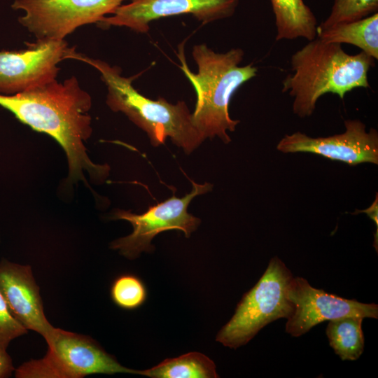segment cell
Instances as JSON below:
<instances>
[{
    "label": "cell",
    "instance_id": "1",
    "mask_svg": "<svg viewBox=\"0 0 378 378\" xmlns=\"http://www.w3.org/2000/svg\"><path fill=\"white\" fill-rule=\"evenodd\" d=\"M0 106L22 123L52 137L63 148L69 164L70 183L83 181L85 173L95 181L108 174L109 167L96 164L85 144L92 134L90 94L75 76L62 83L56 80L15 94H0Z\"/></svg>",
    "mask_w": 378,
    "mask_h": 378
},
{
    "label": "cell",
    "instance_id": "2",
    "mask_svg": "<svg viewBox=\"0 0 378 378\" xmlns=\"http://www.w3.org/2000/svg\"><path fill=\"white\" fill-rule=\"evenodd\" d=\"M374 59L363 51L349 55L341 44L319 38L308 41L290 57L292 74L282 82V92L293 97V111L300 118L312 115L318 99L332 93L344 99L358 88H370L368 74Z\"/></svg>",
    "mask_w": 378,
    "mask_h": 378
},
{
    "label": "cell",
    "instance_id": "3",
    "mask_svg": "<svg viewBox=\"0 0 378 378\" xmlns=\"http://www.w3.org/2000/svg\"><path fill=\"white\" fill-rule=\"evenodd\" d=\"M192 55L198 67L196 74L186 63L184 48H179L180 68L197 94L193 124L205 139L217 136L228 144L231 139L227 132H234L239 123L230 116L231 98L244 83L257 76L258 68L253 64L239 65L244 52L239 48L216 52L200 44L193 47Z\"/></svg>",
    "mask_w": 378,
    "mask_h": 378
},
{
    "label": "cell",
    "instance_id": "4",
    "mask_svg": "<svg viewBox=\"0 0 378 378\" xmlns=\"http://www.w3.org/2000/svg\"><path fill=\"white\" fill-rule=\"evenodd\" d=\"M83 61L101 74L107 88L106 104L115 112L120 111L148 134L154 146L169 138L186 154L196 149L205 139L193 124L192 113L183 101L171 104L163 97L157 100L139 93L132 85L138 76L124 77L116 66L90 58L73 51L69 59Z\"/></svg>",
    "mask_w": 378,
    "mask_h": 378
},
{
    "label": "cell",
    "instance_id": "5",
    "mask_svg": "<svg viewBox=\"0 0 378 378\" xmlns=\"http://www.w3.org/2000/svg\"><path fill=\"white\" fill-rule=\"evenodd\" d=\"M293 276L275 256L255 285L238 303L234 314L216 335L223 346L237 349L247 344L265 326L279 318L288 319L294 305L287 297Z\"/></svg>",
    "mask_w": 378,
    "mask_h": 378
},
{
    "label": "cell",
    "instance_id": "6",
    "mask_svg": "<svg viewBox=\"0 0 378 378\" xmlns=\"http://www.w3.org/2000/svg\"><path fill=\"white\" fill-rule=\"evenodd\" d=\"M48 351L15 370L18 378H81L94 374H139L125 368L89 337L55 328L46 340Z\"/></svg>",
    "mask_w": 378,
    "mask_h": 378
},
{
    "label": "cell",
    "instance_id": "7",
    "mask_svg": "<svg viewBox=\"0 0 378 378\" xmlns=\"http://www.w3.org/2000/svg\"><path fill=\"white\" fill-rule=\"evenodd\" d=\"M212 187L210 183H192V190L184 197H176L174 195L164 202L149 207L141 214L118 210L112 218L130 222L133 231L130 234L112 241L111 248L118 250L127 258L134 259L142 252L152 251L153 247L151 241L162 232L181 230L186 237H190L201 220L188 212L189 204L196 196L211 190Z\"/></svg>",
    "mask_w": 378,
    "mask_h": 378
},
{
    "label": "cell",
    "instance_id": "8",
    "mask_svg": "<svg viewBox=\"0 0 378 378\" xmlns=\"http://www.w3.org/2000/svg\"><path fill=\"white\" fill-rule=\"evenodd\" d=\"M123 0H15L12 8L25 14L19 22L37 39L63 40L78 27L97 23Z\"/></svg>",
    "mask_w": 378,
    "mask_h": 378
},
{
    "label": "cell",
    "instance_id": "9",
    "mask_svg": "<svg viewBox=\"0 0 378 378\" xmlns=\"http://www.w3.org/2000/svg\"><path fill=\"white\" fill-rule=\"evenodd\" d=\"M19 51L0 52V92L15 94L52 80L57 64L73 50L63 40L37 39Z\"/></svg>",
    "mask_w": 378,
    "mask_h": 378
},
{
    "label": "cell",
    "instance_id": "10",
    "mask_svg": "<svg viewBox=\"0 0 378 378\" xmlns=\"http://www.w3.org/2000/svg\"><path fill=\"white\" fill-rule=\"evenodd\" d=\"M287 297L294 305V312L287 319L285 330L293 337H300L325 321L346 316L378 318L377 304L327 293L300 276L291 279Z\"/></svg>",
    "mask_w": 378,
    "mask_h": 378
},
{
    "label": "cell",
    "instance_id": "11",
    "mask_svg": "<svg viewBox=\"0 0 378 378\" xmlns=\"http://www.w3.org/2000/svg\"><path fill=\"white\" fill-rule=\"evenodd\" d=\"M125 1V0H123ZM97 24L102 28L126 27L146 33L150 23L162 18L190 14L203 24L232 16L240 0H127Z\"/></svg>",
    "mask_w": 378,
    "mask_h": 378
},
{
    "label": "cell",
    "instance_id": "12",
    "mask_svg": "<svg viewBox=\"0 0 378 378\" xmlns=\"http://www.w3.org/2000/svg\"><path fill=\"white\" fill-rule=\"evenodd\" d=\"M345 131L327 137L313 138L300 132L286 134L278 143V150L288 153L305 152L318 154L332 160L356 165L378 164V132L359 120L344 121Z\"/></svg>",
    "mask_w": 378,
    "mask_h": 378
},
{
    "label": "cell",
    "instance_id": "13",
    "mask_svg": "<svg viewBox=\"0 0 378 378\" xmlns=\"http://www.w3.org/2000/svg\"><path fill=\"white\" fill-rule=\"evenodd\" d=\"M0 292L15 318L47 340L55 327L45 316L39 288L29 265L0 262Z\"/></svg>",
    "mask_w": 378,
    "mask_h": 378
},
{
    "label": "cell",
    "instance_id": "14",
    "mask_svg": "<svg viewBox=\"0 0 378 378\" xmlns=\"http://www.w3.org/2000/svg\"><path fill=\"white\" fill-rule=\"evenodd\" d=\"M276 28V41L317 36V20L303 0H270Z\"/></svg>",
    "mask_w": 378,
    "mask_h": 378
},
{
    "label": "cell",
    "instance_id": "15",
    "mask_svg": "<svg viewBox=\"0 0 378 378\" xmlns=\"http://www.w3.org/2000/svg\"><path fill=\"white\" fill-rule=\"evenodd\" d=\"M317 36L326 43L354 45L373 59H377L378 13L317 30Z\"/></svg>",
    "mask_w": 378,
    "mask_h": 378
},
{
    "label": "cell",
    "instance_id": "16",
    "mask_svg": "<svg viewBox=\"0 0 378 378\" xmlns=\"http://www.w3.org/2000/svg\"><path fill=\"white\" fill-rule=\"evenodd\" d=\"M139 374L151 378L218 377L214 362L199 352H189L176 358H167L150 369L139 370Z\"/></svg>",
    "mask_w": 378,
    "mask_h": 378
},
{
    "label": "cell",
    "instance_id": "17",
    "mask_svg": "<svg viewBox=\"0 0 378 378\" xmlns=\"http://www.w3.org/2000/svg\"><path fill=\"white\" fill-rule=\"evenodd\" d=\"M364 318L346 316L329 321L326 335L329 344L342 360H355L364 350L365 339L362 330Z\"/></svg>",
    "mask_w": 378,
    "mask_h": 378
},
{
    "label": "cell",
    "instance_id": "18",
    "mask_svg": "<svg viewBox=\"0 0 378 378\" xmlns=\"http://www.w3.org/2000/svg\"><path fill=\"white\" fill-rule=\"evenodd\" d=\"M110 294L113 302L118 307L132 310L140 307L146 302L147 289L137 276L124 274L113 281Z\"/></svg>",
    "mask_w": 378,
    "mask_h": 378
},
{
    "label": "cell",
    "instance_id": "19",
    "mask_svg": "<svg viewBox=\"0 0 378 378\" xmlns=\"http://www.w3.org/2000/svg\"><path fill=\"white\" fill-rule=\"evenodd\" d=\"M377 10L378 0H334L328 17L317 30L363 19L377 13Z\"/></svg>",
    "mask_w": 378,
    "mask_h": 378
},
{
    "label": "cell",
    "instance_id": "20",
    "mask_svg": "<svg viewBox=\"0 0 378 378\" xmlns=\"http://www.w3.org/2000/svg\"><path fill=\"white\" fill-rule=\"evenodd\" d=\"M27 330L12 314L0 292V348L6 350L13 340L26 334Z\"/></svg>",
    "mask_w": 378,
    "mask_h": 378
},
{
    "label": "cell",
    "instance_id": "21",
    "mask_svg": "<svg viewBox=\"0 0 378 378\" xmlns=\"http://www.w3.org/2000/svg\"><path fill=\"white\" fill-rule=\"evenodd\" d=\"M14 370L11 358L6 349L0 348V378L10 377Z\"/></svg>",
    "mask_w": 378,
    "mask_h": 378
},
{
    "label": "cell",
    "instance_id": "22",
    "mask_svg": "<svg viewBox=\"0 0 378 378\" xmlns=\"http://www.w3.org/2000/svg\"><path fill=\"white\" fill-rule=\"evenodd\" d=\"M365 213L370 218H371L376 224L377 230H378V195H376L375 200L373 203L366 209L356 211L354 214Z\"/></svg>",
    "mask_w": 378,
    "mask_h": 378
}]
</instances>
